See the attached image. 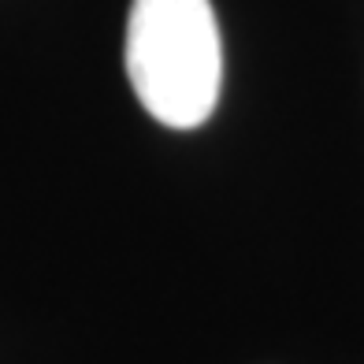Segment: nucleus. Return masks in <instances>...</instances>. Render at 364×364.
Here are the masks:
<instances>
[{
    "label": "nucleus",
    "mask_w": 364,
    "mask_h": 364,
    "mask_svg": "<svg viewBox=\"0 0 364 364\" xmlns=\"http://www.w3.org/2000/svg\"><path fill=\"white\" fill-rule=\"evenodd\" d=\"M127 78L156 123L171 130L208 123L223 86L212 0H130Z\"/></svg>",
    "instance_id": "nucleus-1"
}]
</instances>
